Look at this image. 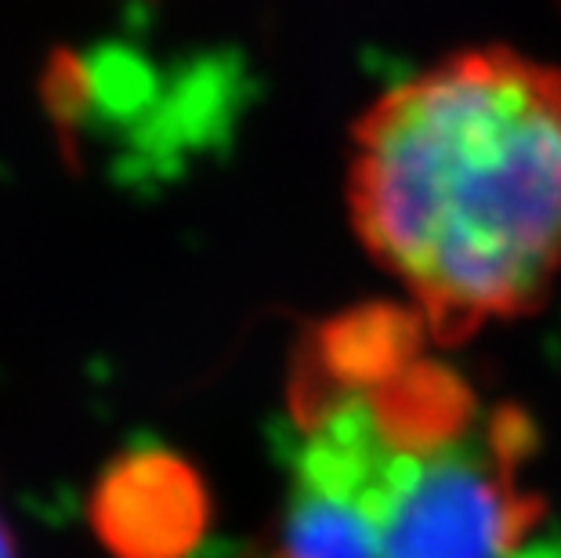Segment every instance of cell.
I'll return each mask as SVG.
<instances>
[{"label": "cell", "instance_id": "1", "mask_svg": "<svg viewBox=\"0 0 561 558\" xmlns=\"http://www.w3.org/2000/svg\"><path fill=\"white\" fill-rule=\"evenodd\" d=\"M348 207L438 344L533 312L561 276V69L474 47L380 94Z\"/></svg>", "mask_w": 561, "mask_h": 558}, {"label": "cell", "instance_id": "2", "mask_svg": "<svg viewBox=\"0 0 561 558\" xmlns=\"http://www.w3.org/2000/svg\"><path fill=\"white\" fill-rule=\"evenodd\" d=\"M529 429L515 410L427 449L385 515V558H511L540 519L518 465Z\"/></svg>", "mask_w": 561, "mask_h": 558}, {"label": "cell", "instance_id": "3", "mask_svg": "<svg viewBox=\"0 0 561 558\" xmlns=\"http://www.w3.org/2000/svg\"><path fill=\"white\" fill-rule=\"evenodd\" d=\"M91 519L113 555L182 558L203 533L207 497L185 460L149 449L105 468Z\"/></svg>", "mask_w": 561, "mask_h": 558}, {"label": "cell", "instance_id": "4", "mask_svg": "<svg viewBox=\"0 0 561 558\" xmlns=\"http://www.w3.org/2000/svg\"><path fill=\"white\" fill-rule=\"evenodd\" d=\"M265 558H385L380 515L359 497L294 475Z\"/></svg>", "mask_w": 561, "mask_h": 558}, {"label": "cell", "instance_id": "5", "mask_svg": "<svg viewBox=\"0 0 561 558\" xmlns=\"http://www.w3.org/2000/svg\"><path fill=\"white\" fill-rule=\"evenodd\" d=\"M0 558H15V537H11L4 515H0Z\"/></svg>", "mask_w": 561, "mask_h": 558}]
</instances>
